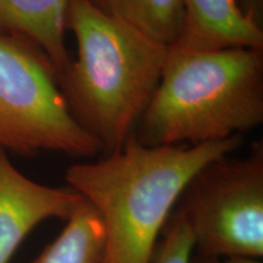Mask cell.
I'll list each match as a JSON object with an SVG mask.
<instances>
[{
	"label": "cell",
	"mask_w": 263,
	"mask_h": 263,
	"mask_svg": "<svg viewBox=\"0 0 263 263\" xmlns=\"http://www.w3.org/2000/svg\"><path fill=\"white\" fill-rule=\"evenodd\" d=\"M242 136L199 145H144L133 134L94 162L73 163L65 179L93 206L105 234L100 263H151L157 239L188 183L205 164L230 155Z\"/></svg>",
	"instance_id": "cell-1"
},
{
	"label": "cell",
	"mask_w": 263,
	"mask_h": 263,
	"mask_svg": "<svg viewBox=\"0 0 263 263\" xmlns=\"http://www.w3.org/2000/svg\"><path fill=\"white\" fill-rule=\"evenodd\" d=\"M66 29L77 41V58L59 85L78 124L104 153L124 145L155 93L168 47L98 11L87 0H70Z\"/></svg>",
	"instance_id": "cell-2"
},
{
	"label": "cell",
	"mask_w": 263,
	"mask_h": 263,
	"mask_svg": "<svg viewBox=\"0 0 263 263\" xmlns=\"http://www.w3.org/2000/svg\"><path fill=\"white\" fill-rule=\"evenodd\" d=\"M263 123V49L171 45L133 136L147 146L224 140Z\"/></svg>",
	"instance_id": "cell-3"
},
{
	"label": "cell",
	"mask_w": 263,
	"mask_h": 263,
	"mask_svg": "<svg viewBox=\"0 0 263 263\" xmlns=\"http://www.w3.org/2000/svg\"><path fill=\"white\" fill-rule=\"evenodd\" d=\"M0 149L77 159L103 151L72 116L47 55L28 39L5 33H0Z\"/></svg>",
	"instance_id": "cell-4"
},
{
	"label": "cell",
	"mask_w": 263,
	"mask_h": 263,
	"mask_svg": "<svg viewBox=\"0 0 263 263\" xmlns=\"http://www.w3.org/2000/svg\"><path fill=\"white\" fill-rule=\"evenodd\" d=\"M174 212L193 238V252L207 257L263 256V143L248 155L222 156L193 177Z\"/></svg>",
	"instance_id": "cell-5"
},
{
	"label": "cell",
	"mask_w": 263,
	"mask_h": 263,
	"mask_svg": "<svg viewBox=\"0 0 263 263\" xmlns=\"http://www.w3.org/2000/svg\"><path fill=\"white\" fill-rule=\"evenodd\" d=\"M83 200L70 186L29 179L0 149V263H9L29 233L49 218L67 221Z\"/></svg>",
	"instance_id": "cell-6"
},
{
	"label": "cell",
	"mask_w": 263,
	"mask_h": 263,
	"mask_svg": "<svg viewBox=\"0 0 263 263\" xmlns=\"http://www.w3.org/2000/svg\"><path fill=\"white\" fill-rule=\"evenodd\" d=\"M183 2V31L173 45L189 49H263V28L244 14L239 0Z\"/></svg>",
	"instance_id": "cell-7"
},
{
	"label": "cell",
	"mask_w": 263,
	"mask_h": 263,
	"mask_svg": "<svg viewBox=\"0 0 263 263\" xmlns=\"http://www.w3.org/2000/svg\"><path fill=\"white\" fill-rule=\"evenodd\" d=\"M70 0H0V33L28 39L47 55L58 77L70 64L65 43Z\"/></svg>",
	"instance_id": "cell-8"
},
{
	"label": "cell",
	"mask_w": 263,
	"mask_h": 263,
	"mask_svg": "<svg viewBox=\"0 0 263 263\" xmlns=\"http://www.w3.org/2000/svg\"><path fill=\"white\" fill-rule=\"evenodd\" d=\"M108 17L132 26L161 44H176L183 31V0H87Z\"/></svg>",
	"instance_id": "cell-9"
},
{
	"label": "cell",
	"mask_w": 263,
	"mask_h": 263,
	"mask_svg": "<svg viewBox=\"0 0 263 263\" xmlns=\"http://www.w3.org/2000/svg\"><path fill=\"white\" fill-rule=\"evenodd\" d=\"M104 250L103 223L93 206L83 199L60 235L32 263H100Z\"/></svg>",
	"instance_id": "cell-10"
},
{
	"label": "cell",
	"mask_w": 263,
	"mask_h": 263,
	"mask_svg": "<svg viewBox=\"0 0 263 263\" xmlns=\"http://www.w3.org/2000/svg\"><path fill=\"white\" fill-rule=\"evenodd\" d=\"M193 255V238L188 227L176 212L171 213L162 230L151 263H189Z\"/></svg>",
	"instance_id": "cell-11"
},
{
	"label": "cell",
	"mask_w": 263,
	"mask_h": 263,
	"mask_svg": "<svg viewBox=\"0 0 263 263\" xmlns=\"http://www.w3.org/2000/svg\"><path fill=\"white\" fill-rule=\"evenodd\" d=\"M244 14L258 26L263 25V0H239Z\"/></svg>",
	"instance_id": "cell-12"
},
{
	"label": "cell",
	"mask_w": 263,
	"mask_h": 263,
	"mask_svg": "<svg viewBox=\"0 0 263 263\" xmlns=\"http://www.w3.org/2000/svg\"><path fill=\"white\" fill-rule=\"evenodd\" d=\"M189 263H263L261 258L240 257V256H229V257H207V256H195L190 258Z\"/></svg>",
	"instance_id": "cell-13"
}]
</instances>
